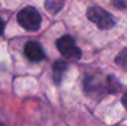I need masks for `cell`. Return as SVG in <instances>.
<instances>
[{"mask_svg":"<svg viewBox=\"0 0 127 126\" xmlns=\"http://www.w3.org/2000/svg\"><path fill=\"white\" fill-rule=\"evenodd\" d=\"M86 16L100 30H110L116 24L115 17L112 16V14H110L109 11H106V10L99 7V6L89 7L88 11H86Z\"/></svg>","mask_w":127,"mask_h":126,"instance_id":"6da1fadb","label":"cell"},{"mask_svg":"<svg viewBox=\"0 0 127 126\" xmlns=\"http://www.w3.org/2000/svg\"><path fill=\"white\" fill-rule=\"evenodd\" d=\"M41 21L40 12L32 6H26L17 14V22L27 31H37L41 26Z\"/></svg>","mask_w":127,"mask_h":126,"instance_id":"7a4b0ae2","label":"cell"},{"mask_svg":"<svg viewBox=\"0 0 127 126\" xmlns=\"http://www.w3.org/2000/svg\"><path fill=\"white\" fill-rule=\"evenodd\" d=\"M56 46H57L58 51L61 52V54L67 59L79 61L82 57V51L75 44L74 39L69 35H64V36L59 37L56 42Z\"/></svg>","mask_w":127,"mask_h":126,"instance_id":"3957f363","label":"cell"},{"mask_svg":"<svg viewBox=\"0 0 127 126\" xmlns=\"http://www.w3.org/2000/svg\"><path fill=\"white\" fill-rule=\"evenodd\" d=\"M24 52H25V56L31 62H40V61H43L44 57H46L42 47L35 41L27 42L24 47Z\"/></svg>","mask_w":127,"mask_h":126,"instance_id":"277c9868","label":"cell"},{"mask_svg":"<svg viewBox=\"0 0 127 126\" xmlns=\"http://www.w3.org/2000/svg\"><path fill=\"white\" fill-rule=\"evenodd\" d=\"M84 89L88 95L99 98V96H102L104 85H102V83H100L95 77L88 76L84 81Z\"/></svg>","mask_w":127,"mask_h":126,"instance_id":"5b68a950","label":"cell"},{"mask_svg":"<svg viewBox=\"0 0 127 126\" xmlns=\"http://www.w3.org/2000/svg\"><path fill=\"white\" fill-rule=\"evenodd\" d=\"M68 71V63L64 61H56L53 64V81L56 84H59L62 82L64 74Z\"/></svg>","mask_w":127,"mask_h":126,"instance_id":"8992f818","label":"cell"},{"mask_svg":"<svg viewBox=\"0 0 127 126\" xmlns=\"http://www.w3.org/2000/svg\"><path fill=\"white\" fill-rule=\"evenodd\" d=\"M64 2L63 1H59V0H47L44 2V6L47 9L48 12L51 14H57L59 10H62Z\"/></svg>","mask_w":127,"mask_h":126,"instance_id":"52a82bcc","label":"cell"},{"mask_svg":"<svg viewBox=\"0 0 127 126\" xmlns=\"http://www.w3.org/2000/svg\"><path fill=\"white\" fill-rule=\"evenodd\" d=\"M115 62H116L117 66H120L121 68H124L125 71H127V48H125L124 51H121L117 54Z\"/></svg>","mask_w":127,"mask_h":126,"instance_id":"ba28073f","label":"cell"},{"mask_svg":"<svg viewBox=\"0 0 127 126\" xmlns=\"http://www.w3.org/2000/svg\"><path fill=\"white\" fill-rule=\"evenodd\" d=\"M119 88H120V84L117 82V79L114 76H109V78H107V91L116 93Z\"/></svg>","mask_w":127,"mask_h":126,"instance_id":"9c48e42d","label":"cell"},{"mask_svg":"<svg viewBox=\"0 0 127 126\" xmlns=\"http://www.w3.org/2000/svg\"><path fill=\"white\" fill-rule=\"evenodd\" d=\"M4 29H5V21L2 19H0V35L4 34Z\"/></svg>","mask_w":127,"mask_h":126,"instance_id":"30bf717a","label":"cell"},{"mask_svg":"<svg viewBox=\"0 0 127 126\" xmlns=\"http://www.w3.org/2000/svg\"><path fill=\"white\" fill-rule=\"evenodd\" d=\"M122 104H124V106L127 109V93L122 96Z\"/></svg>","mask_w":127,"mask_h":126,"instance_id":"8fae6325","label":"cell"},{"mask_svg":"<svg viewBox=\"0 0 127 126\" xmlns=\"http://www.w3.org/2000/svg\"><path fill=\"white\" fill-rule=\"evenodd\" d=\"M0 126H4V125H2V124H1V123H0Z\"/></svg>","mask_w":127,"mask_h":126,"instance_id":"7c38bea8","label":"cell"}]
</instances>
